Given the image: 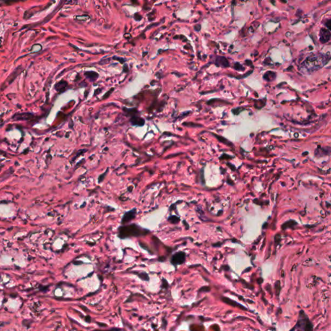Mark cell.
Masks as SVG:
<instances>
[{"label":"cell","mask_w":331,"mask_h":331,"mask_svg":"<svg viewBox=\"0 0 331 331\" xmlns=\"http://www.w3.org/2000/svg\"><path fill=\"white\" fill-rule=\"evenodd\" d=\"M118 231H119L118 237L122 239L130 238V237L144 235L149 233L148 230L143 229L141 227L134 224L120 226L118 229Z\"/></svg>","instance_id":"cell-1"},{"label":"cell","mask_w":331,"mask_h":331,"mask_svg":"<svg viewBox=\"0 0 331 331\" xmlns=\"http://www.w3.org/2000/svg\"><path fill=\"white\" fill-rule=\"evenodd\" d=\"M186 259V254L183 252H179L172 256L171 263L175 266L181 265L184 263Z\"/></svg>","instance_id":"cell-2"},{"label":"cell","mask_w":331,"mask_h":331,"mask_svg":"<svg viewBox=\"0 0 331 331\" xmlns=\"http://www.w3.org/2000/svg\"><path fill=\"white\" fill-rule=\"evenodd\" d=\"M136 213H137V210L135 208L126 212L122 219V224L125 225L127 223H128V222H130L132 219H134L136 215Z\"/></svg>","instance_id":"cell-3"},{"label":"cell","mask_w":331,"mask_h":331,"mask_svg":"<svg viewBox=\"0 0 331 331\" xmlns=\"http://www.w3.org/2000/svg\"><path fill=\"white\" fill-rule=\"evenodd\" d=\"M320 40L322 43L327 42L330 38V33L325 29H322L320 32Z\"/></svg>","instance_id":"cell-4"},{"label":"cell","mask_w":331,"mask_h":331,"mask_svg":"<svg viewBox=\"0 0 331 331\" xmlns=\"http://www.w3.org/2000/svg\"><path fill=\"white\" fill-rule=\"evenodd\" d=\"M67 86V83L66 81L62 80L56 83L55 86H54V88H55V90L58 92L62 93L66 90Z\"/></svg>","instance_id":"cell-5"},{"label":"cell","mask_w":331,"mask_h":331,"mask_svg":"<svg viewBox=\"0 0 331 331\" xmlns=\"http://www.w3.org/2000/svg\"><path fill=\"white\" fill-rule=\"evenodd\" d=\"M32 117L31 113H22V114L15 115L12 118H15L14 120H29Z\"/></svg>","instance_id":"cell-6"},{"label":"cell","mask_w":331,"mask_h":331,"mask_svg":"<svg viewBox=\"0 0 331 331\" xmlns=\"http://www.w3.org/2000/svg\"><path fill=\"white\" fill-rule=\"evenodd\" d=\"M22 67H18L16 68V69L9 76L8 78L7 79V80H8V83H11L14 80V79L17 77V76L19 75V73L22 71Z\"/></svg>","instance_id":"cell-7"},{"label":"cell","mask_w":331,"mask_h":331,"mask_svg":"<svg viewBox=\"0 0 331 331\" xmlns=\"http://www.w3.org/2000/svg\"><path fill=\"white\" fill-rule=\"evenodd\" d=\"M131 122L132 123L133 125L143 126L144 123V120H143V118L137 117H133L131 118Z\"/></svg>","instance_id":"cell-8"},{"label":"cell","mask_w":331,"mask_h":331,"mask_svg":"<svg viewBox=\"0 0 331 331\" xmlns=\"http://www.w3.org/2000/svg\"><path fill=\"white\" fill-rule=\"evenodd\" d=\"M85 76L88 79H90L91 81L93 82V81H95L97 79L98 76V74L94 71H88L85 73Z\"/></svg>","instance_id":"cell-9"},{"label":"cell","mask_w":331,"mask_h":331,"mask_svg":"<svg viewBox=\"0 0 331 331\" xmlns=\"http://www.w3.org/2000/svg\"><path fill=\"white\" fill-rule=\"evenodd\" d=\"M217 62H219L221 66H223L224 67H227V66H229L228 61L226 60V58H225L223 57H220V58H217Z\"/></svg>","instance_id":"cell-10"},{"label":"cell","mask_w":331,"mask_h":331,"mask_svg":"<svg viewBox=\"0 0 331 331\" xmlns=\"http://www.w3.org/2000/svg\"><path fill=\"white\" fill-rule=\"evenodd\" d=\"M167 221H170V223H171L172 224H177V223H179L180 219H179V217L175 216V215H171L170 217H168Z\"/></svg>","instance_id":"cell-11"},{"label":"cell","mask_w":331,"mask_h":331,"mask_svg":"<svg viewBox=\"0 0 331 331\" xmlns=\"http://www.w3.org/2000/svg\"><path fill=\"white\" fill-rule=\"evenodd\" d=\"M215 137H217V139H218V140H219V141H221V142H223V143H225V144H228V146H230V145H232V144H231V142H228V140H226V139H224V138H223V137H219V136H217V135H215Z\"/></svg>","instance_id":"cell-12"},{"label":"cell","mask_w":331,"mask_h":331,"mask_svg":"<svg viewBox=\"0 0 331 331\" xmlns=\"http://www.w3.org/2000/svg\"><path fill=\"white\" fill-rule=\"evenodd\" d=\"M113 90H114V89L112 88V89H111V90H110V91L107 92L106 95L103 96V99H106V98L108 97V96H110V95H111V93Z\"/></svg>","instance_id":"cell-13"},{"label":"cell","mask_w":331,"mask_h":331,"mask_svg":"<svg viewBox=\"0 0 331 331\" xmlns=\"http://www.w3.org/2000/svg\"><path fill=\"white\" fill-rule=\"evenodd\" d=\"M113 59H115V60H116L120 61V62L121 63H123V62H125L124 59L122 58H116V56H115V57H113Z\"/></svg>","instance_id":"cell-14"},{"label":"cell","mask_w":331,"mask_h":331,"mask_svg":"<svg viewBox=\"0 0 331 331\" xmlns=\"http://www.w3.org/2000/svg\"><path fill=\"white\" fill-rule=\"evenodd\" d=\"M326 25H327V27L331 31V19H330V20H329L327 23H326Z\"/></svg>","instance_id":"cell-15"},{"label":"cell","mask_w":331,"mask_h":331,"mask_svg":"<svg viewBox=\"0 0 331 331\" xmlns=\"http://www.w3.org/2000/svg\"><path fill=\"white\" fill-rule=\"evenodd\" d=\"M121 330L120 329H112L111 330H105V331H120ZM98 331H101V330H98Z\"/></svg>","instance_id":"cell-16"}]
</instances>
